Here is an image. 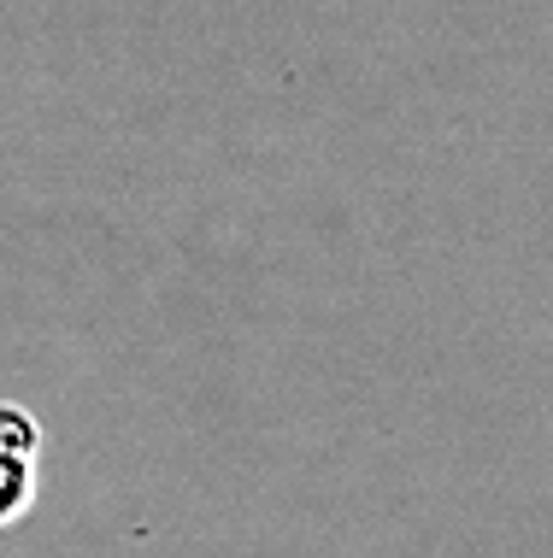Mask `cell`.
I'll return each mask as SVG.
<instances>
[{
  "instance_id": "obj_1",
  "label": "cell",
  "mask_w": 553,
  "mask_h": 558,
  "mask_svg": "<svg viewBox=\"0 0 553 558\" xmlns=\"http://www.w3.org/2000/svg\"><path fill=\"white\" fill-rule=\"evenodd\" d=\"M41 441H48V435H41V417L29 412V405L0 400V452H7V459H29V464H36Z\"/></svg>"
},
{
  "instance_id": "obj_2",
  "label": "cell",
  "mask_w": 553,
  "mask_h": 558,
  "mask_svg": "<svg viewBox=\"0 0 553 558\" xmlns=\"http://www.w3.org/2000/svg\"><path fill=\"white\" fill-rule=\"evenodd\" d=\"M29 506H36V464H29V459H7V452H0V530L19 523Z\"/></svg>"
}]
</instances>
